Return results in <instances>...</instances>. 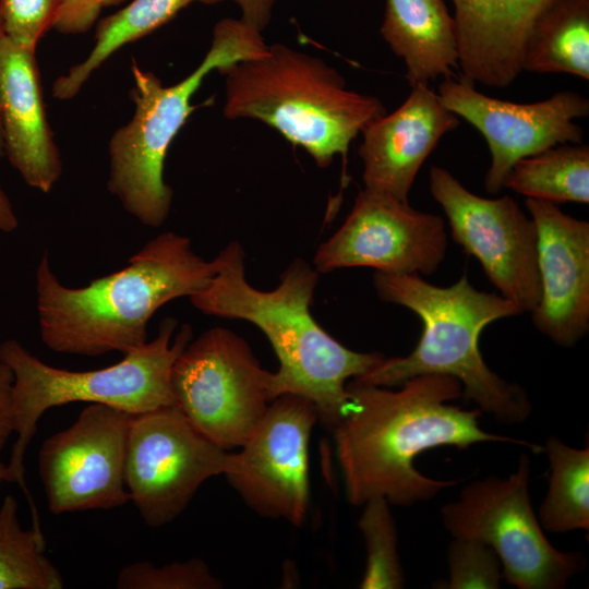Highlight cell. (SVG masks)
<instances>
[{
  "label": "cell",
  "mask_w": 589,
  "mask_h": 589,
  "mask_svg": "<svg viewBox=\"0 0 589 589\" xmlns=\"http://www.w3.org/2000/svg\"><path fill=\"white\" fill-rule=\"evenodd\" d=\"M399 386L347 383L349 406L332 432L347 498L354 506L374 498L412 506L457 485L460 480H435L414 468V458L426 449L502 442L543 453L541 445L482 430L480 409L452 405L462 394L455 377L419 375Z\"/></svg>",
  "instance_id": "cell-1"
},
{
  "label": "cell",
  "mask_w": 589,
  "mask_h": 589,
  "mask_svg": "<svg viewBox=\"0 0 589 589\" xmlns=\"http://www.w3.org/2000/svg\"><path fill=\"white\" fill-rule=\"evenodd\" d=\"M358 527L366 549L361 589H399L405 576L397 551L398 533L389 503L385 498L365 502Z\"/></svg>",
  "instance_id": "cell-26"
},
{
  "label": "cell",
  "mask_w": 589,
  "mask_h": 589,
  "mask_svg": "<svg viewBox=\"0 0 589 589\" xmlns=\"http://www.w3.org/2000/svg\"><path fill=\"white\" fill-rule=\"evenodd\" d=\"M522 71L589 80V0H558L543 14L528 41Z\"/></svg>",
  "instance_id": "cell-22"
},
{
  "label": "cell",
  "mask_w": 589,
  "mask_h": 589,
  "mask_svg": "<svg viewBox=\"0 0 589 589\" xmlns=\"http://www.w3.org/2000/svg\"><path fill=\"white\" fill-rule=\"evenodd\" d=\"M429 183L447 217L452 238L479 261L502 297L522 313L531 312L541 294L532 218L510 196H479L444 168L433 166Z\"/></svg>",
  "instance_id": "cell-11"
},
{
  "label": "cell",
  "mask_w": 589,
  "mask_h": 589,
  "mask_svg": "<svg viewBox=\"0 0 589 589\" xmlns=\"http://www.w3.org/2000/svg\"><path fill=\"white\" fill-rule=\"evenodd\" d=\"M504 188L551 203H589V147L566 143L518 160Z\"/></svg>",
  "instance_id": "cell-23"
},
{
  "label": "cell",
  "mask_w": 589,
  "mask_h": 589,
  "mask_svg": "<svg viewBox=\"0 0 589 589\" xmlns=\"http://www.w3.org/2000/svg\"><path fill=\"white\" fill-rule=\"evenodd\" d=\"M3 35H4L3 24H2V19L0 15V39L2 38ZM3 155H4V143H3L2 127H1V121H0V157Z\"/></svg>",
  "instance_id": "cell-34"
},
{
  "label": "cell",
  "mask_w": 589,
  "mask_h": 589,
  "mask_svg": "<svg viewBox=\"0 0 589 589\" xmlns=\"http://www.w3.org/2000/svg\"><path fill=\"white\" fill-rule=\"evenodd\" d=\"M19 226L16 214L8 195L0 187V231L10 233Z\"/></svg>",
  "instance_id": "cell-33"
},
{
  "label": "cell",
  "mask_w": 589,
  "mask_h": 589,
  "mask_svg": "<svg viewBox=\"0 0 589 589\" xmlns=\"http://www.w3.org/2000/svg\"><path fill=\"white\" fill-rule=\"evenodd\" d=\"M556 1L452 0L462 75L491 87L513 83L536 25Z\"/></svg>",
  "instance_id": "cell-19"
},
{
  "label": "cell",
  "mask_w": 589,
  "mask_h": 589,
  "mask_svg": "<svg viewBox=\"0 0 589 589\" xmlns=\"http://www.w3.org/2000/svg\"><path fill=\"white\" fill-rule=\"evenodd\" d=\"M458 125V117L429 84L411 86L395 111L373 120L361 132L364 189L408 202L421 166L440 140Z\"/></svg>",
  "instance_id": "cell-17"
},
{
  "label": "cell",
  "mask_w": 589,
  "mask_h": 589,
  "mask_svg": "<svg viewBox=\"0 0 589 589\" xmlns=\"http://www.w3.org/2000/svg\"><path fill=\"white\" fill-rule=\"evenodd\" d=\"M526 207L537 229L541 284L532 322L556 345L570 348L589 329V224L548 201L527 199Z\"/></svg>",
  "instance_id": "cell-16"
},
{
  "label": "cell",
  "mask_w": 589,
  "mask_h": 589,
  "mask_svg": "<svg viewBox=\"0 0 589 589\" xmlns=\"http://www.w3.org/2000/svg\"><path fill=\"white\" fill-rule=\"evenodd\" d=\"M63 0H0L4 35L16 45L36 50L44 34L53 27Z\"/></svg>",
  "instance_id": "cell-29"
},
{
  "label": "cell",
  "mask_w": 589,
  "mask_h": 589,
  "mask_svg": "<svg viewBox=\"0 0 589 589\" xmlns=\"http://www.w3.org/2000/svg\"><path fill=\"white\" fill-rule=\"evenodd\" d=\"M177 326L175 318H164L154 340L123 354L113 365L92 371L51 366L12 338L0 344V360L13 374L12 417L16 440L7 464L8 482L22 489L33 519L39 516L25 483L24 457L43 414L53 407L77 401L103 404L132 414L175 405L171 369L193 337L189 324L181 325L173 337Z\"/></svg>",
  "instance_id": "cell-7"
},
{
  "label": "cell",
  "mask_w": 589,
  "mask_h": 589,
  "mask_svg": "<svg viewBox=\"0 0 589 589\" xmlns=\"http://www.w3.org/2000/svg\"><path fill=\"white\" fill-rule=\"evenodd\" d=\"M272 377L242 337L214 327L181 351L170 384L175 405L189 422L228 450L241 447L263 419L274 400Z\"/></svg>",
  "instance_id": "cell-9"
},
{
  "label": "cell",
  "mask_w": 589,
  "mask_h": 589,
  "mask_svg": "<svg viewBox=\"0 0 589 589\" xmlns=\"http://www.w3.org/2000/svg\"><path fill=\"white\" fill-rule=\"evenodd\" d=\"M131 418L89 404L73 424L44 441L38 473L52 514L111 509L130 501L124 468Z\"/></svg>",
  "instance_id": "cell-12"
},
{
  "label": "cell",
  "mask_w": 589,
  "mask_h": 589,
  "mask_svg": "<svg viewBox=\"0 0 589 589\" xmlns=\"http://www.w3.org/2000/svg\"><path fill=\"white\" fill-rule=\"evenodd\" d=\"M318 421L306 398L276 397L224 476L260 516L301 526L310 500L309 443Z\"/></svg>",
  "instance_id": "cell-13"
},
{
  "label": "cell",
  "mask_w": 589,
  "mask_h": 589,
  "mask_svg": "<svg viewBox=\"0 0 589 589\" xmlns=\"http://www.w3.org/2000/svg\"><path fill=\"white\" fill-rule=\"evenodd\" d=\"M4 482H8L7 464L0 460V488Z\"/></svg>",
  "instance_id": "cell-35"
},
{
  "label": "cell",
  "mask_w": 589,
  "mask_h": 589,
  "mask_svg": "<svg viewBox=\"0 0 589 589\" xmlns=\"http://www.w3.org/2000/svg\"><path fill=\"white\" fill-rule=\"evenodd\" d=\"M446 247L442 217L363 189L340 228L318 247L314 268L329 273L364 266L386 274L426 275L437 269Z\"/></svg>",
  "instance_id": "cell-14"
},
{
  "label": "cell",
  "mask_w": 589,
  "mask_h": 589,
  "mask_svg": "<svg viewBox=\"0 0 589 589\" xmlns=\"http://www.w3.org/2000/svg\"><path fill=\"white\" fill-rule=\"evenodd\" d=\"M19 503L7 495L0 506V589H61L59 569L45 555L43 532L24 529Z\"/></svg>",
  "instance_id": "cell-25"
},
{
  "label": "cell",
  "mask_w": 589,
  "mask_h": 589,
  "mask_svg": "<svg viewBox=\"0 0 589 589\" xmlns=\"http://www.w3.org/2000/svg\"><path fill=\"white\" fill-rule=\"evenodd\" d=\"M530 459L520 456L507 478L486 477L464 486L441 508L453 538L473 539L496 553L502 576L519 589H562L585 569L579 552H563L546 539L528 492Z\"/></svg>",
  "instance_id": "cell-8"
},
{
  "label": "cell",
  "mask_w": 589,
  "mask_h": 589,
  "mask_svg": "<svg viewBox=\"0 0 589 589\" xmlns=\"http://www.w3.org/2000/svg\"><path fill=\"white\" fill-rule=\"evenodd\" d=\"M213 262L211 281L190 297L193 306L207 315L257 326L279 362L272 377L273 398L284 394L306 398L315 405L318 421L332 431L348 409L349 380L365 374L385 357L345 347L314 320L310 306L318 272L305 261L293 260L269 291L248 283L239 242L228 243Z\"/></svg>",
  "instance_id": "cell-2"
},
{
  "label": "cell",
  "mask_w": 589,
  "mask_h": 589,
  "mask_svg": "<svg viewBox=\"0 0 589 589\" xmlns=\"http://www.w3.org/2000/svg\"><path fill=\"white\" fill-rule=\"evenodd\" d=\"M230 459L176 405L132 414L124 468L130 501L147 526H165L207 479L226 473Z\"/></svg>",
  "instance_id": "cell-10"
},
{
  "label": "cell",
  "mask_w": 589,
  "mask_h": 589,
  "mask_svg": "<svg viewBox=\"0 0 589 589\" xmlns=\"http://www.w3.org/2000/svg\"><path fill=\"white\" fill-rule=\"evenodd\" d=\"M119 589H218L221 581L201 558L157 566L136 562L123 567L116 582Z\"/></svg>",
  "instance_id": "cell-27"
},
{
  "label": "cell",
  "mask_w": 589,
  "mask_h": 589,
  "mask_svg": "<svg viewBox=\"0 0 589 589\" xmlns=\"http://www.w3.org/2000/svg\"><path fill=\"white\" fill-rule=\"evenodd\" d=\"M120 1L122 0H63L52 28L67 35L85 33L95 24L104 8Z\"/></svg>",
  "instance_id": "cell-30"
},
{
  "label": "cell",
  "mask_w": 589,
  "mask_h": 589,
  "mask_svg": "<svg viewBox=\"0 0 589 589\" xmlns=\"http://www.w3.org/2000/svg\"><path fill=\"white\" fill-rule=\"evenodd\" d=\"M380 32L404 60L410 86L452 76L459 67L456 24L444 0H386Z\"/></svg>",
  "instance_id": "cell-20"
},
{
  "label": "cell",
  "mask_w": 589,
  "mask_h": 589,
  "mask_svg": "<svg viewBox=\"0 0 589 589\" xmlns=\"http://www.w3.org/2000/svg\"><path fill=\"white\" fill-rule=\"evenodd\" d=\"M437 94L448 110L485 139L491 165L484 185L491 194L504 188L509 170L518 160L556 145L581 143L582 129L575 120L589 115V100L575 92H557L542 101L516 104L478 92L474 83L462 74L445 77Z\"/></svg>",
  "instance_id": "cell-15"
},
{
  "label": "cell",
  "mask_w": 589,
  "mask_h": 589,
  "mask_svg": "<svg viewBox=\"0 0 589 589\" xmlns=\"http://www.w3.org/2000/svg\"><path fill=\"white\" fill-rule=\"evenodd\" d=\"M373 284L382 301L416 313L423 332L408 356L384 358L351 381L392 387L419 375H448L459 381L465 399L498 422L521 423L529 417L532 406L524 388L490 370L479 348L486 325L522 313L517 304L501 294L477 290L466 275L448 287H438L417 274L375 272Z\"/></svg>",
  "instance_id": "cell-4"
},
{
  "label": "cell",
  "mask_w": 589,
  "mask_h": 589,
  "mask_svg": "<svg viewBox=\"0 0 589 589\" xmlns=\"http://www.w3.org/2000/svg\"><path fill=\"white\" fill-rule=\"evenodd\" d=\"M449 579L447 589H497L502 565L491 546L465 538H453L447 549Z\"/></svg>",
  "instance_id": "cell-28"
},
{
  "label": "cell",
  "mask_w": 589,
  "mask_h": 589,
  "mask_svg": "<svg viewBox=\"0 0 589 589\" xmlns=\"http://www.w3.org/2000/svg\"><path fill=\"white\" fill-rule=\"evenodd\" d=\"M245 23L263 32L269 24L276 0H232Z\"/></svg>",
  "instance_id": "cell-32"
},
{
  "label": "cell",
  "mask_w": 589,
  "mask_h": 589,
  "mask_svg": "<svg viewBox=\"0 0 589 589\" xmlns=\"http://www.w3.org/2000/svg\"><path fill=\"white\" fill-rule=\"evenodd\" d=\"M224 0H133L123 9L100 20L95 44L87 57L72 65L52 85V96L59 100L75 97L91 75L116 51L171 21L192 3L214 5Z\"/></svg>",
  "instance_id": "cell-21"
},
{
  "label": "cell",
  "mask_w": 589,
  "mask_h": 589,
  "mask_svg": "<svg viewBox=\"0 0 589 589\" xmlns=\"http://www.w3.org/2000/svg\"><path fill=\"white\" fill-rule=\"evenodd\" d=\"M0 121L4 155L24 182L48 193L62 160L50 129L35 50L0 39Z\"/></svg>",
  "instance_id": "cell-18"
},
{
  "label": "cell",
  "mask_w": 589,
  "mask_h": 589,
  "mask_svg": "<svg viewBox=\"0 0 589 589\" xmlns=\"http://www.w3.org/2000/svg\"><path fill=\"white\" fill-rule=\"evenodd\" d=\"M225 76L227 119H254L328 167L346 157L351 142L386 113L382 101L346 87L324 60L284 44L268 45L256 58L219 71Z\"/></svg>",
  "instance_id": "cell-5"
},
{
  "label": "cell",
  "mask_w": 589,
  "mask_h": 589,
  "mask_svg": "<svg viewBox=\"0 0 589 589\" xmlns=\"http://www.w3.org/2000/svg\"><path fill=\"white\" fill-rule=\"evenodd\" d=\"M550 462L549 488L538 519L545 530H589V446L575 448L551 435L543 445Z\"/></svg>",
  "instance_id": "cell-24"
},
{
  "label": "cell",
  "mask_w": 589,
  "mask_h": 589,
  "mask_svg": "<svg viewBox=\"0 0 589 589\" xmlns=\"http://www.w3.org/2000/svg\"><path fill=\"white\" fill-rule=\"evenodd\" d=\"M214 274V262L172 231L148 241L123 268L80 288L62 285L45 253L36 269L40 338L60 353L127 354L147 341V324L160 306L197 293Z\"/></svg>",
  "instance_id": "cell-3"
},
{
  "label": "cell",
  "mask_w": 589,
  "mask_h": 589,
  "mask_svg": "<svg viewBox=\"0 0 589 589\" xmlns=\"http://www.w3.org/2000/svg\"><path fill=\"white\" fill-rule=\"evenodd\" d=\"M267 47L262 32L242 19L226 17L216 23L202 61L176 84L164 85L132 59L134 113L109 140L107 188L142 225L158 228L169 215L173 193L164 178L166 156L196 108L191 99L204 79L213 71L260 57Z\"/></svg>",
  "instance_id": "cell-6"
},
{
  "label": "cell",
  "mask_w": 589,
  "mask_h": 589,
  "mask_svg": "<svg viewBox=\"0 0 589 589\" xmlns=\"http://www.w3.org/2000/svg\"><path fill=\"white\" fill-rule=\"evenodd\" d=\"M13 374L10 368L0 360V452L14 433L12 417Z\"/></svg>",
  "instance_id": "cell-31"
}]
</instances>
